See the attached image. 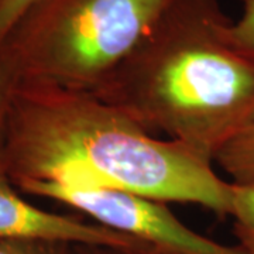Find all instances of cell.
<instances>
[{"mask_svg":"<svg viewBox=\"0 0 254 254\" xmlns=\"http://www.w3.org/2000/svg\"><path fill=\"white\" fill-rule=\"evenodd\" d=\"M0 154L27 193L40 185L126 190L230 216L233 185L173 140L150 134L92 92L21 78L10 102Z\"/></svg>","mask_w":254,"mask_h":254,"instance_id":"6da1fadb","label":"cell"},{"mask_svg":"<svg viewBox=\"0 0 254 254\" xmlns=\"http://www.w3.org/2000/svg\"><path fill=\"white\" fill-rule=\"evenodd\" d=\"M233 185V233L237 246L247 254H254V184Z\"/></svg>","mask_w":254,"mask_h":254,"instance_id":"52a82bcc","label":"cell"},{"mask_svg":"<svg viewBox=\"0 0 254 254\" xmlns=\"http://www.w3.org/2000/svg\"><path fill=\"white\" fill-rule=\"evenodd\" d=\"M173 0H40L1 47L23 78L96 92Z\"/></svg>","mask_w":254,"mask_h":254,"instance_id":"3957f363","label":"cell"},{"mask_svg":"<svg viewBox=\"0 0 254 254\" xmlns=\"http://www.w3.org/2000/svg\"><path fill=\"white\" fill-rule=\"evenodd\" d=\"M213 164L235 185L254 184V113L218 151Z\"/></svg>","mask_w":254,"mask_h":254,"instance_id":"8992f818","label":"cell"},{"mask_svg":"<svg viewBox=\"0 0 254 254\" xmlns=\"http://www.w3.org/2000/svg\"><path fill=\"white\" fill-rule=\"evenodd\" d=\"M40 0H0V50L11 31Z\"/></svg>","mask_w":254,"mask_h":254,"instance_id":"8fae6325","label":"cell"},{"mask_svg":"<svg viewBox=\"0 0 254 254\" xmlns=\"http://www.w3.org/2000/svg\"><path fill=\"white\" fill-rule=\"evenodd\" d=\"M21 78L23 76L20 68L13 57L6 51H0V145L3 140L10 102Z\"/></svg>","mask_w":254,"mask_h":254,"instance_id":"9c48e42d","label":"cell"},{"mask_svg":"<svg viewBox=\"0 0 254 254\" xmlns=\"http://www.w3.org/2000/svg\"><path fill=\"white\" fill-rule=\"evenodd\" d=\"M0 240H53L71 245L131 246V237L78 216L31 205L18 193L0 154Z\"/></svg>","mask_w":254,"mask_h":254,"instance_id":"5b68a950","label":"cell"},{"mask_svg":"<svg viewBox=\"0 0 254 254\" xmlns=\"http://www.w3.org/2000/svg\"><path fill=\"white\" fill-rule=\"evenodd\" d=\"M28 195L64 203L96 223L173 254H247L205 237L182 223L165 202L126 190L40 185Z\"/></svg>","mask_w":254,"mask_h":254,"instance_id":"277c9868","label":"cell"},{"mask_svg":"<svg viewBox=\"0 0 254 254\" xmlns=\"http://www.w3.org/2000/svg\"><path fill=\"white\" fill-rule=\"evenodd\" d=\"M73 254H173L160 247L138 242L131 246L75 245Z\"/></svg>","mask_w":254,"mask_h":254,"instance_id":"7c38bea8","label":"cell"},{"mask_svg":"<svg viewBox=\"0 0 254 254\" xmlns=\"http://www.w3.org/2000/svg\"><path fill=\"white\" fill-rule=\"evenodd\" d=\"M242 17L237 21H230L226 37L240 54L254 63V0H242Z\"/></svg>","mask_w":254,"mask_h":254,"instance_id":"ba28073f","label":"cell"},{"mask_svg":"<svg viewBox=\"0 0 254 254\" xmlns=\"http://www.w3.org/2000/svg\"><path fill=\"white\" fill-rule=\"evenodd\" d=\"M75 245L53 240H0V254H73Z\"/></svg>","mask_w":254,"mask_h":254,"instance_id":"30bf717a","label":"cell"},{"mask_svg":"<svg viewBox=\"0 0 254 254\" xmlns=\"http://www.w3.org/2000/svg\"><path fill=\"white\" fill-rule=\"evenodd\" d=\"M219 0H173L96 92L153 134L213 164L254 113V63Z\"/></svg>","mask_w":254,"mask_h":254,"instance_id":"7a4b0ae2","label":"cell"}]
</instances>
